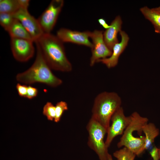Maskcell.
Here are the masks:
<instances>
[{"label": "cell", "mask_w": 160, "mask_h": 160, "mask_svg": "<svg viewBox=\"0 0 160 160\" xmlns=\"http://www.w3.org/2000/svg\"><path fill=\"white\" fill-rule=\"evenodd\" d=\"M35 42L51 69L64 72L72 70V65L66 57L63 43L56 36L44 33Z\"/></svg>", "instance_id": "1"}, {"label": "cell", "mask_w": 160, "mask_h": 160, "mask_svg": "<svg viewBox=\"0 0 160 160\" xmlns=\"http://www.w3.org/2000/svg\"><path fill=\"white\" fill-rule=\"evenodd\" d=\"M36 44L37 52L34 63L27 70L17 74L16 80L25 84L39 83L53 87L59 86L62 83V80L52 73L39 47Z\"/></svg>", "instance_id": "2"}, {"label": "cell", "mask_w": 160, "mask_h": 160, "mask_svg": "<svg viewBox=\"0 0 160 160\" xmlns=\"http://www.w3.org/2000/svg\"><path fill=\"white\" fill-rule=\"evenodd\" d=\"M121 97L116 92H102L95 98L91 117L102 125L107 132L111 117L121 107Z\"/></svg>", "instance_id": "3"}, {"label": "cell", "mask_w": 160, "mask_h": 160, "mask_svg": "<svg viewBox=\"0 0 160 160\" xmlns=\"http://www.w3.org/2000/svg\"><path fill=\"white\" fill-rule=\"evenodd\" d=\"M130 116V122L124 130L117 146L118 148L125 147L136 155H139L145 150V137H135L133 133L137 131L141 134L143 127L148 123V119L146 117L141 116L136 112L133 113Z\"/></svg>", "instance_id": "4"}, {"label": "cell", "mask_w": 160, "mask_h": 160, "mask_svg": "<svg viewBox=\"0 0 160 160\" xmlns=\"http://www.w3.org/2000/svg\"><path fill=\"white\" fill-rule=\"evenodd\" d=\"M89 134L88 145L98 155L100 160H108L110 154L104 141L106 129L91 118L87 125Z\"/></svg>", "instance_id": "5"}, {"label": "cell", "mask_w": 160, "mask_h": 160, "mask_svg": "<svg viewBox=\"0 0 160 160\" xmlns=\"http://www.w3.org/2000/svg\"><path fill=\"white\" fill-rule=\"evenodd\" d=\"M64 3L63 0H52L37 19L44 33H51Z\"/></svg>", "instance_id": "6"}, {"label": "cell", "mask_w": 160, "mask_h": 160, "mask_svg": "<svg viewBox=\"0 0 160 160\" xmlns=\"http://www.w3.org/2000/svg\"><path fill=\"white\" fill-rule=\"evenodd\" d=\"M111 121V124L108 129L105 142L106 147L110 146L113 139L116 136L122 135L131 121L130 116H125L122 108L121 107L112 116Z\"/></svg>", "instance_id": "7"}, {"label": "cell", "mask_w": 160, "mask_h": 160, "mask_svg": "<svg viewBox=\"0 0 160 160\" xmlns=\"http://www.w3.org/2000/svg\"><path fill=\"white\" fill-rule=\"evenodd\" d=\"M103 33V31L97 30L91 32L90 38L92 39L93 45L90 62L91 66L99 60L108 57L112 54V51L108 48L104 41Z\"/></svg>", "instance_id": "8"}, {"label": "cell", "mask_w": 160, "mask_h": 160, "mask_svg": "<svg viewBox=\"0 0 160 160\" xmlns=\"http://www.w3.org/2000/svg\"><path fill=\"white\" fill-rule=\"evenodd\" d=\"M32 40L11 38L10 46L13 56L17 61L26 62L32 58L35 49Z\"/></svg>", "instance_id": "9"}, {"label": "cell", "mask_w": 160, "mask_h": 160, "mask_svg": "<svg viewBox=\"0 0 160 160\" xmlns=\"http://www.w3.org/2000/svg\"><path fill=\"white\" fill-rule=\"evenodd\" d=\"M13 16L21 23L34 42L44 33L37 19L31 15L28 9L20 8Z\"/></svg>", "instance_id": "10"}, {"label": "cell", "mask_w": 160, "mask_h": 160, "mask_svg": "<svg viewBox=\"0 0 160 160\" xmlns=\"http://www.w3.org/2000/svg\"><path fill=\"white\" fill-rule=\"evenodd\" d=\"M91 33L89 31L81 32L61 28L57 31L56 36L63 43H72L91 49L92 44L89 39Z\"/></svg>", "instance_id": "11"}, {"label": "cell", "mask_w": 160, "mask_h": 160, "mask_svg": "<svg viewBox=\"0 0 160 160\" xmlns=\"http://www.w3.org/2000/svg\"><path fill=\"white\" fill-rule=\"evenodd\" d=\"M119 33L121 37V41L114 46L111 56L108 57L100 59L97 62H101L108 68L114 67L117 65L120 55L128 44L129 39L128 34L122 30Z\"/></svg>", "instance_id": "12"}, {"label": "cell", "mask_w": 160, "mask_h": 160, "mask_svg": "<svg viewBox=\"0 0 160 160\" xmlns=\"http://www.w3.org/2000/svg\"><path fill=\"white\" fill-rule=\"evenodd\" d=\"M122 23L121 17L117 15L112 22L110 27L103 33L104 41L108 48L111 51L114 46L119 42L117 34L121 31Z\"/></svg>", "instance_id": "13"}, {"label": "cell", "mask_w": 160, "mask_h": 160, "mask_svg": "<svg viewBox=\"0 0 160 160\" xmlns=\"http://www.w3.org/2000/svg\"><path fill=\"white\" fill-rule=\"evenodd\" d=\"M7 31L11 38L25 39L33 41L21 23L15 18Z\"/></svg>", "instance_id": "14"}, {"label": "cell", "mask_w": 160, "mask_h": 160, "mask_svg": "<svg viewBox=\"0 0 160 160\" xmlns=\"http://www.w3.org/2000/svg\"><path fill=\"white\" fill-rule=\"evenodd\" d=\"M142 132L145 135L144 150L148 149L153 144L155 138L159 135V130L153 123H147L143 127Z\"/></svg>", "instance_id": "15"}, {"label": "cell", "mask_w": 160, "mask_h": 160, "mask_svg": "<svg viewBox=\"0 0 160 160\" xmlns=\"http://www.w3.org/2000/svg\"><path fill=\"white\" fill-rule=\"evenodd\" d=\"M140 11L145 18L153 25L155 32L160 34V13L147 6L141 7Z\"/></svg>", "instance_id": "16"}, {"label": "cell", "mask_w": 160, "mask_h": 160, "mask_svg": "<svg viewBox=\"0 0 160 160\" xmlns=\"http://www.w3.org/2000/svg\"><path fill=\"white\" fill-rule=\"evenodd\" d=\"M20 8L18 0H0V13L13 14Z\"/></svg>", "instance_id": "17"}, {"label": "cell", "mask_w": 160, "mask_h": 160, "mask_svg": "<svg viewBox=\"0 0 160 160\" xmlns=\"http://www.w3.org/2000/svg\"><path fill=\"white\" fill-rule=\"evenodd\" d=\"M114 157L117 160H135L136 155L127 148L116 151L113 153Z\"/></svg>", "instance_id": "18"}, {"label": "cell", "mask_w": 160, "mask_h": 160, "mask_svg": "<svg viewBox=\"0 0 160 160\" xmlns=\"http://www.w3.org/2000/svg\"><path fill=\"white\" fill-rule=\"evenodd\" d=\"M43 114L50 121H54L55 116V106L49 102L44 105L43 109Z\"/></svg>", "instance_id": "19"}, {"label": "cell", "mask_w": 160, "mask_h": 160, "mask_svg": "<svg viewBox=\"0 0 160 160\" xmlns=\"http://www.w3.org/2000/svg\"><path fill=\"white\" fill-rule=\"evenodd\" d=\"M14 19L12 14L0 13V25L7 31L12 23Z\"/></svg>", "instance_id": "20"}, {"label": "cell", "mask_w": 160, "mask_h": 160, "mask_svg": "<svg viewBox=\"0 0 160 160\" xmlns=\"http://www.w3.org/2000/svg\"><path fill=\"white\" fill-rule=\"evenodd\" d=\"M55 106V116L54 121L55 122H59L64 112L68 109L67 103L64 101L57 102Z\"/></svg>", "instance_id": "21"}, {"label": "cell", "mask_w": 160, "mask_h": 160, "mask_svg": "<svg viewBox=\"0 0 160 160\" xmlns=\"http://www.w3.org/2000/svg\"><path fill=\"white\" fill-rule=\"evenodd\" d=\"M16 88L19 95L21 97H26L28 86L25 85L18 83L16 85Z\"/></svg>", "instance_id": "22"}, {"label": "cell", "mask_w": 160, "mask_h": 160, "mask_svg": "<svg viewBox=\"0 0 160 160\" xmlns=\"http://www.w3.org/2000/svg\"><path fill=\"white\" fill-rule=\"evenodd\" d=\"M38 94V90L36 88L30 85L28 86L26 98L29 99H31L36 97Z\"/></svg>", "instance_id": "23"}, {"label": "cell", "mask_w": 160, "mask_h": 160, "mask_svg": "<svg viewBox=\"0 0 160 160\" xmlns=\"http://www.w3.org/2000/svg\"><path fill=\"white\" fill-rule=\"evenodd\" d=\"M20 8L28 9L29 4L30 1L28 0H18Z\"/></svg>", "instance_id": "24"}, {"label": "cell", "mask_w": 160, "mask_h": 160, "mask_svg": "<svg viewBox=\"0 0 160 160\" xmlns=\"http://www.w3.org/2000/svg\"><path fill=\"white\" fill-rule=\"evenodd\" d=\"M98 21L99 23L106 29L110 27V25H108L103 18H100L98 20Z\"/></svg>", "instance_id": "25"}, {"label": "cell", "mask_w": 160, "mask_h": 160, "mask_svg": "<svg viewBox=\"0 0 160 160\" xmlns=\"http://www.w3.org/2000/svg\"><path fill=\"white\" fill-rule=\"evenodd\" d=\"M153 9L160 13V6L157 7L153 8Z\"/></svg>", "instance_id": "26"}, {"label": "cell", "mask_w": 160, "mask_h": 160, "mask_svg": "<svg viewBox=\"0 0 160 160\" xmlns=\"http://www.w3.org/2000/svg\"><path fill=\"white\" fill-rule=\"evenodd\" d=\"M108 160H113L112 157L110 154L109 156Z\"/></svg>", "instance_id": "27"}, {"label": "cell", "mask_w": 160, "mask_h": 160, "mask_svg": "<svg viewBox=\"0 0 160 160\" xmlns=\"http://www.w3.org/2000/svg\"><path fill=\"white\" fill-rule=\"evenodd\" d=\"M158 154L159 159H160V148L158 149Z\"/></svg>", "instance_id": "28"}]
</instances>
